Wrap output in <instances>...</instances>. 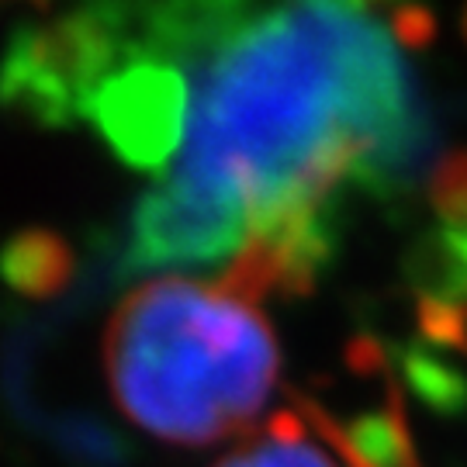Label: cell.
I'll use <instances>...</instances> for the list:
<instances>
[{
  "label": "cell",
  "instance_id": "8fae6325",
  "mask_svg": "<svg viewBox=\"0 0 467 467\" xmlns=\"http://www.w3.org/2000/svg\"><path fill=\"white\" fill-rule=\"evenodd\" d=\"M430 204L440 225L464 229L467 225V150L447 152L430 177Z\"/></svg>",
  "mask_w": 467,
  "mask_h": 467
},
{
  "label": "cell",
  "instance_id": "6da1fadb",
  "mask_svg": "<svg viewBox=\"0 0 467 467\" xmlns=\"http://www.w3.org/2000/svg\"><path fill=\"white\" fill-rule=\"evenodd\" d=\"M412 77L381 17L287 0L201 67L184 170L267 212L333 201L343 181L388 191L426 146Z\"/></svg>",
  "mask_w": 467,
  "mask_h": 467
},
{
  "label": "cell",
  "instance_id": "30bf717a",
  "mask_svg": "<svg viewBox=\"0 0 467 467\" xmlns=\"http://www.w3.org/2000/svg\"><path fill=\"white\" fill-rule=\"evenodd\" d=\"M215 467H339L329 453L308 436V422L295 412H281L267 422L264 433L250 436Z\"/></svg>",
  "mask_w": 467,
  "mask_h": 467
},
{
  "label": "cell",
  "instance_id": "8992f818",
  "mask_svg": "<svg viewBox=\"0 0 467 467\" xmlns=\"http://www.w3.org/2000/svg\"><path fill=\"white\" fill-rule=\"evenodd\" d=\"M336 229L333 201L287 204L253 218L246 243L222 270L218 287L246 305L308 295L333 260Z\"/></svg>",
  "mask_w": 467,
  "mask_h": 467
},
{
  "label": "cell",
  "instance_id": "52a82bcc",
  "mask_svg": "<svg viewBox=\"0 0 467 467\" xmlns=\"http://www.w3.org/2000/svg\"><path fill=\"white\" fill-rule=\"evenodd\" d=\"M301 412H308L318 433L333 443L336 457L347 467H422L409 419L401 412L399 399L391 395L388 409L364 412L350 422H336L312 401H301Z\"/></svg>",
  "mask_w": 467,
  "mask_h": 467
},
{
  "label": "cell",
  "instance_id": "7c38bea8",
  "mask_svg": "<svg viewBox=\"0 0 467 467\" xmlns=\"http://www.w3.org/2000/svg\"><path fill=\"white\" fill-rule=\"evenodd\" d=\"M329 4H339V7H353V11H364V15H374L378 17V11H401V7H409L412 0H329Z\"/></svg>",
  "mask_w": 467,
  "mask_h": 467
},
{
  "label": "cell",
  "instance_id": "4fadbf2b",
  "mask_svg": "<svg viewBox=\"0 0 467 467\" xmlns=\"http://www.w3.org/2000/svg\"><path fill=\"white\" fill-rule=\"evenodd\" d=\"M464 35H467V7H464Z\"/></svg>",
  "mask_w": 467,
  "mask_h": 467
},
{
  "label": "cell",
  "instance_id": "7a4b0ae2",
  "mask_svg": "<svg viewBox=\"0 0 467 467\" xmlns=\"http://www.w3.org/2000/svg\"><path fill=\"white\" fill-rule=\"evenodd\" d=\"M115 405L173 447L243 433L267 409L281 347L256 305L218 284L152 277L132 287L104 336Z\"/></svg>",
  "mask_w": 467,
  "mask_h": 467
},
{
  "label": "cell",
  "instance_id": "5b68a950",
  "mask_svg": "<svg viewBox=\"0 0 467 467\" xmlns=\"http://www.w3.org/2000/svg\"><path fill=\"white\" fill-rule=\"evenodd\" d=\"M87 118L118 160L135 170H163L187 139L191 87L177 67L135 56L90 98Z\"/></svg>",
  "mask_w": 467,
  "mask_h": 467
},
{
  "label": "cell",
  "instance_id": "3957f363",
  "mask_svg": "<svg viewBox=\"0 0 467 467\" xmlns=\"http://www.w3.org/2000/svg\"><path fill=\"white\" fill-rule=\"evenodd\" d=\"M139 0H84L49 25L21 28L0 67V100L38 125L87 118L108 77L139 56Z\"/></svg>",
  "mask_w": 467,
  "mask_h": 467
},
{
  "label": "cell",
  "instance_id": "9c48e42d",
  "mask_svg": "<svg viewBox=\"0 0 467 467\" xmlns=\"http://www.w3.org/2000/svg\"><path fill=\"white\" fill-rule=\"evenodd\" d=\"M412 281L419 284L426 301L467 312V225H436L433 233L419 239L412 253Z\"/></svg>",
  "mask_w": 467,
  "mask_h": 467
},
{
  "label": "cell",
  "instance_id": "ba28073f",
  "mask_svg": "<svg viewBox=\"0 0 467 467\" xmlns=\"http://www.w3.org/2000/svg\"><path fill=\"white\" fill-rule=\"evenodd\" d=\"M77 256L63 235L49 229H21L0 250V277L28 298H52L69 284Z\"/></svg>",
  "mask_w": 467,
  "mask_h": 467
},
{
  "label": "cell",
  "instance_id": "277c9868",
  "mask_svg": "<svg viewBox=\"0 0 467 467\" xmlns=\"http://www.w3.org/2000/svg\"><path fill=\"white\" fill-rule=\"evenodd\" d=\"M246 233L250 208L239 194L184 170H163L135 208L125 267H201L233 260Z\"/></svg>",
  "mask_w": 467,
  "mask_h": 467
}]
</instances>
